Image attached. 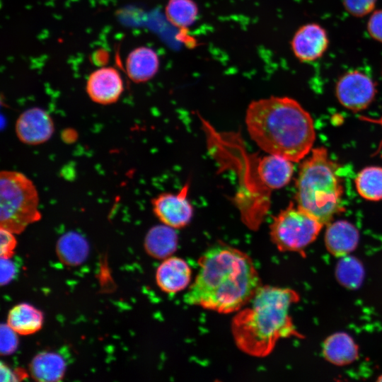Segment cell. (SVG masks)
I'll list each match as a JSON object with an SVG mask.
<instances>
[{
  "label": "cell",
  "instance_id": "6",
  "mask_svg": "<svg viewBox=\"0 0 382 382\" xmlns=\"http://www.w3.org/2000/svg\"><path fill=\"white\" fill-rule=\"evenodd\" d=\"M323 224L298 206L290 204L270 226L272 243L282 252H299L318 236Z\"/></svg>",
  "mask_w": 382,
  "mask_h": 382
},
{
  "label": "cell",
  "instance_id": "7",
  "mask_svg": "<svg viewBox=\"0 0 382 382\" xmlns=\"http://www.w3.org/2000/svg\"><path fill=\"white\" fill-rule=\"evenodd\" d=\"M339 102L352 111L365 109L372 102L376 94L374 82L369 76L359 70L345 73L335 86Z\"/></svg>",
  "mask_w": 382,
  "mask_h": 382
},
{
  "label": "cell",
  "instance_id": "1",
  "mask_svg": "<svg viewBox=\"0 0 382 382\" xmlns=\"http://www.w3.org/2000/svg\"><path fill=\"white\" fill-rule=\"evenodd\" d=\"M198 267L184 295L187 305L219 313L238 312L262 286L250 257L222 243L207 249L198 260Z\"/></svg>",
  "mask_w": 382,
  "mask_h": 382
},
{
  "label": "cell",
  "instance_id": "21",
  "mask_svg": "<svg viewBox=\"0 0 382 382\" xmlns=\"http://www.w3.org/2000/svg\"><path fill=\"white\" fill-rule=\"evenodd\" d=\"M198 13V6L194 0H168L165 7L167 21L180 30H186L192 25Z\"/></svg>",
  "mask_w": 382,
  "mask_h": 382
},
{
  "label": "cell",
  "instance_id": "25",
  "mask_svg": "<svg viewBox=\"0 0 382 382\" xmlns=\"http://www.w3.org/2000/svg\"><path fill=\"white\" fill-rule=\"evenodd\" d=\"M377 0H342L345 10L355 17H364L371 13Z\"/></svg>",
  "mask_w": 382,
  "mask_h": 382
},
{
  "label": "cell",
  "instance_id": "12",
  "mask_svg": "<svg viewBox=\"0 0 382 382\" xmlns=\"http://www.w3.org/2000/svg\"><path fill=\"white\" fill-rule=\"evenodd\" d=\"M191 275V269L183 259L169 257L157 268L156 281L163 291L175 294L187 287Z\"/></svg>",
  "mask_w": 382,
  "mask_h": 382
},
{
  "label": "cell",
  "instance_id": "13",
  "mask_svg": "<svg viewBox=\"0 0 382 382\" xmlns=\"http://www.w3.org/2000/svg\"><path fill=\"white\" fill-rule=\"evenodd\" d=\"M257 176L267 190H277L286 185L294 173L292 161L277 155L268 154L259 159Z\"/></svg>",
  "mask_w": 382,
  "mask_h": 382
},
{
  "label": "cell",
  "instance_id": "5",
  "mask_svg": "<svg viewBox=\"0 0 382 382\" xmlns=\"http://www.w3.org/2000/svg\"><path fill=\"white\" fill-rule=\"evenodd\" d=\"M39 195L33 182L15 170L0 173V228L15 234L41 219Z\"/></svg>",
  "mask_w": 382,
  "mask_h": 382
},
{
  "label": "cell",
  "instance_id": "24",
  "mask_svg": "<svg viewBox=\"0 0 382 382\" xmlns=\"http://www.w3.org/2000/svg\"><path fill=\"white\" fill-rule=\"evenodd\" d=\"M18 334L7 323L1 324L0 329V352L1 355L13 354L18 347Z\"/></svg>",
  "mask_w": 382,
  "mask_h": 382
},
{
  "label": "cell",
  "instance_id": "8",
  "mask_svg": "<svg viewBox=\"0 0 382 382\" xmlns=\"http://www.w3.org/2000/svg\"><path fill=\"white\" fill-rule=\"evenodd\" d=\"M188 191L187 184L178 193L164 192L152 199L153 212L163 224L176 229L190 222L193 207L187 197Z\"/></svg>",
  "mask_w": 382,
  "mask_h": 382
},
{
  "label": "cell",
  "instance_id": "27",
  "mask_svg": "<svg viewBox=\"0 0 382 382\" xmlns=\"http://www.w3.org/2000/svg\"><path fill=\"white\" fill-rule=\"evenodd\" d=\"M366 27L367 33L371 37L382 43V9L371 13Z\"/></svg>",
  "mask_w": 382,
  "mask_h": 382
},
{
  "label": "cell",
  "instance_id": "23",
  "mask_svg": "<svg viewBox=\"0 0 382 382\" xmlns=\"http://www.w3.org/2000/svg\"><path fill=\"white\" fill-rule=\"evenodd\" d=\"M335 276L341 285L355 289L362 284L364 270L358 259L347 255L342 256L338 261L335 268Z\"/></svg>",
  "mask_w": 382,
  "mask_h": 382
},
{
  "label": "cell",
  "instance_id": "3",
  "mask_svg": "<svg viewBox=\"0 0 382 382\" xmlns=\"http://www.w3.org/2000/svg\"><path fill=\"white\" fill-rule=\"evenodd\" d=\"M299 301L289 288L261 286L248 306L234 316L231 332L237 347L254 357H265L281 339L301 335L293 324L289 311Z\"/></svg>",
  "mask_w": 382,
  "mask_h": 382
},
{
  "label": "cell",
  "instance_id": "28",
  "mask_svg": "<svg viewBox=\"0 0 382 382\" xmlns=\"http://www.w3.org/2000/svg\"><path fill=\"white\" fill-rule=\"evenodd\" d=\"M1 285L8 284L15 277L16 268L10 258L1 257Z\"/></svg>",
  "mask_w": 382,
  "mask_h": 382
},
{
  "label": "cell",
  "instance_id": "4",
  "mask_svg": "<svg viewBox=\"0 0 382 382\" xmlns=\"http://www.w3.org/2000/svg\"><path fill=\"white\" fill-rule=\"evenodd\" d=\"M342 194L336 163L324 147L313 149L311 156L302 163L296 180L297 206L322 224H328L343 210Z\"/></svg>",
  "mask_w": 382,
  "mask_h": 382
},
{
  "label": "cell",
  "instance_id": "29",
  "mask_svg": "<svg viewBox=\"0 0 382 382\" xmlns=\"http://www.w3.org/2000/svg\"><path fill=\"white\" fill-rule=\"evenodd\" d=\"M1 381H19L27 376V374L23 369H11L6 364L1 363Z\"/></svg>",
  "mask_w": 382,
  "mask_h": 382
},
{
  "label": "cell",
  "instance_id": "11",
  "mask_svg": "<svg viewBox=\"0 0 382 382\" xmlns=\"http://www.w3.org/2000/svg\"><path fill=\"white\" fill-rule=\"evenodd\" d=\"M86 91L90 99L100 105L116 103L124 91V84L118 70L112 66H103L88 76Z\"/></svg>",
  "mask_w": 382,
  "mask_h": 382
},
{
  "label": "cell",
  "instance_id": "19",
  "mask_svg": "<svg viewBox=\"0 0 382 382\" xmlns=\"http://www.w3.org/2000/svg\"><path fill=\"white\" fill-rule=\"evenodd\" d=\"M56 251L62 263L69 266H77L86 260L89 253V245L80 233L69 231L58 239Z\"/></svg>",
  "mask_w": 382,
  "mask_h": 382
},
{
  "label": "cell",
  "instance_id": "17",
  "mask_svg": "<svg viewBox=\"0 0 382 382\" xmlns=\"http://www.w3.org/2000/svg\"><path fill=\"white\" fill-rule=\"evenodd\" d=\"M358 346L347 333L336 332L324 342L323 354L330 363L343 366L352 363L358 358Z\"/></svg>",
  "mask_w": 382,
  "mask_h": 382
},
{
  "label": "cell",
  "instance_id": "15",
  "mask_svg": "<svg viewBox=\"0 0 382 382\" xmlns=\"http://www.w3.org/2000/svg\"><path fill=\"white\" fill-rule=\"evenodd\" d=\"M359 232L346 221L329 223L325 236L328 250L333 255L342 257L353 251L359 242Z\"/></svg>",
  "mask_w": 382,
  "mask_h": 382
},
{
  "label": "cell",
  "instance_id": "10",
  "mask_svg": "<svg viewBox=\"0 0 382 382\" xmlns=\"http://www.w3.org/2000/svg\"><path fill=\"white\" fill-rule=\"evenodd\" d=\"M329 38L325 28L316 23L303 25L294 33L291 47L294 56L302 62H313L325 54Z\"/></svg>",
  "mask_w": 382,
  "mask_h": 382
},
{
  "label": "cell",
  "instance_id": "30",
  "mask_svg": "<svg viewBox=\"0 0 382 382\" xmlns=\"http://www.w3.org/2000/svg\"><path fill=\"white\" fill-rule=\"evenodd\" d=\"M378 381H382V375L378 378Z\"/></svg>",
  "mask_w": 382,
  "mask_h": 382
},
{
  "label": "cell",
  "instance_id": "26",
  "mask_svg": "<svg viewBox=\"0 0 382 382\" xmlns=\"http://www.w3.org/2000/svg\"><path fill=\"white\" fill-rule=\"evenodd\" d=\"M11 231L0 228V255L1 257L11 258L14 253L17 241Z\"/></svg>",
  "mask_w": 382,
  "mask_h": 382
},
{
  "label": "cell",
  "instance_id": "16",
  "mask_svg": "<svg viewBox=\"0 0 382 382\" xmlns=\"http://www.w3.org/2000/svg\"><path fill=\"white\" fill-rule=\"evenodd\" d=\"M146 253L156 259H166L176 250L178 235L175 228L166 224L151 228L144 238Z\"/></svg>",
  "mask_w": 382,
  "mask_h": 382
},
{
  "label": "cell",
  "instance_id": "18",
  "mask_svg": "<svg viewBox=\"0 0 382 382\" xmlns=\"http://www.w3.org/2000/svg\"><path fill=\"white\" fill-rule=\"evenodd\" d=\"M66 366L62 355L53 352H44L33 359L29 365V371L35 381L54 382L62 379Z\"/></svg>",
  "mask_w": 382,
  "mask_h": 382
},
{
  "label": "cell",
  "instance_id": "22",
  "mask_svg": "<svg viewBox=\"0 0 382 382\" xmlns=\"http://www.w3.org/2000/svg\"><path fill=\"white\" fill-rule=\"evenodd\" d=\"M359 194L371 201L382 199V168L368 167L363 169L356 178Z\"/></svg>",
  "mask_w": 382,
  "mask_h": 382
},
{
  "label": "cell",
  "instance_id": "9",
  "mask_svg": "<svg viewBox=\"0 0 382 382\" xmlns=\"http://www.w3.org/2000/svg\"><path fill=\"white\" fill-rule=\"evenodd\" d=\"M16 134L23 144L36 146L47 142L53 135L52 117L42 108L33 107L24 110L15 124Z\"/></svg>",
  "mask_w": 382,
  "mask_h": 382
},
{
  "label": "cell",
  "instance_id": "14",
  "mask_svg": "<svg viewBox=\"0 0 382 382\" xmlns=\"http://www.w3.org/2000/svg\"><path fill=\"white\" fill-rule=\"evenodd\" d=\"M159 57L156 51L141 46L132 50L127 57L126 73L134 83H144L151 80L158 71Z\"/></svg>",
  "mask_w": 382,
  "mask_h": 382
},
{
  "label": "cell",
  "instance_id": "20",
  "mask_svg": "<svg viewBox=\"0 0 382 382\" xmlns=\"http://www.w3.org/2000/svg\"><path fill=\"white\" fill-rule=\"evenodd\" d=\"M7 324L19 335H31L41 329L43 314L29 303H19L9 311Z\"/></svg>",
  "mask_w": 382,
  "mask_h": 382
},
{
  "label": "cell",
  "instance_id": "2",
  "mask_svg": "<svg viewBox=\"0 0 382 382\" xmlns=\"http://www.w3.org/2000/svg\"><path fill=\"white\" fill-rule=\"evenodd\" d=\"M245 121L250 138L262 150L292 162L307 155L315 141L310 114L289 97L270 96L252 101Z\"/></svg>",
  "mask_w": 382,
  "mask_h": 382
}]
</instances>
